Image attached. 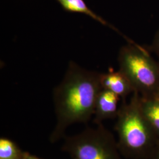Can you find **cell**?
I'll use <instances>...</instances> for the list:
<instances>
[{
  "instance_id": "cell-1",
  "label": "cell",
  "mask_w": 159,
  "mask_h": 159,
  "mask_svg": "<svg viewBox=\"0 0 159 159\" xmlns=\"http://www.w3.org/2000/svg\"><path fill=\"white\" fill-rule=\"evenodd\" d=\"M102 89L100 73L70 62L62 81L53 91L56 124L50 136V142L63 139L70 125L89 123Z\"/></svg>"
},
{
  "instance_id": "cell-2",
  "label": "cell",
  "mask_w": 159,
  "mask_h": 159,
  "mask_svg": "<svg viewBox=\"0 0 159 159\" xmlns=\"http://www.w3.org/2000/svg\"><path fill=\"white\" fill-rule=\"evenodd\" d=\"M117 118L114 128L122 156L128 159H150L159 139L143 113L137 92L129 102L123 100Z\"/></svg>"
},
{
  "instance_id": "cell-3",
  "label": "cell",
  "mask_w": 159,
  "mask_h": 159,
  "mask_svg": "<svg viewBox=\"0 0 159 159\" xmlns=\"http://www.w3.org/2000/svg\"><path fill=\"white\" fill-rule=\"evenodd\" d=\"M119 70L129 80L134 91L144 98H155L159 94V63L148 51L134 42L120 50Z\"/></svg>"
},
{
  "instance_id": "cell-4",
  "label": "cell",
  "mask_w": 159,
  "mask_h": 159,
  "mask_svg": "<svg viewBox=\"0 0 159 159\" xmlns=\"http://www.w3.org/2000/svg\"><path fill=\"white\" fill-rule=\"evenodd\" d=\"M61 150L73 159H123L113 134L102 123L65 136Z\"/></svg>"
},
{
  "instance_id": "cell-5",
  "label": "cell",
  "mask_w": 159,
  "mask_h": 159,
  "mask_svg": "<svg viewBox=\"0 0 159 159\" xmlns=\"http://www.w3.org/2000/svg\"><path fill=\"white\" fill-rule=\"evenodd\" d=\"M120 97L111 91L102 89L97 98L93 123H102L105 120L117 117L119 107Z\"/></svg>"
},
{
  "instance_id": "cell-6",
  "label": "cell",
  "mask_w": 159,
  "mask_h": 159,
  "mask_svg": "<svg viewBox=\"0 0 159 159\" xmlns=\"http://www.w3.org/2000/svg\"><path fill=\"white\" fill-rule=\"evenodd\" d=\"M100 83L102 89L113 92L123 100L134 92L129 80L119 70L114 71L110 68L107 73L100 74Z\"/></svg>"
},
{
  "instance_id": "cell-7",
  "label": "cell",
  "mask_w": 159,
  "mask_h": 159,
  "mask_svg": "<svg viewBox=\"0 0 159 159\" xmlns=\"http://www.w3.org/2000/svg\"><path fill=\"white\" fill-rule=\"evenodd\" d=\"M57 1L62 6L63 9L66 11L70 12L81 13L87 15L91 18L94 19L98 23H101L102 25L110 27L117 32H119L113 26L109 24L106 20L98 16L90 10L84 0H57Z\"/></svg>"
},
{
  "instance_id": "cell-8",
  "label": "cell",
  "mask_w": 159,
  "mask_h": 159,
  "mask_svg": "<svg viewBox=\"0 0 159 159\" xmlns=\"http://www.w3.org/2000/svg\"><path fill=\"white\" fill-rule=\"evenodd\" d=\"M140 104L143 113L159 139V98L140 97Z\"/></svg>"
},
{
  "instance_id": "cell-9",
  "label": "cell",
  "mask_w": 159,
  "mask_h": 159,
  "mask_svg": "<svg viewBox=\"0 0 159 159\" xmlns=\"http://www.w3.org/2000/svg\"><path fill=\"white\" fill-rule=\"evenodd\" d=\"M24 152H22L11 140L0 139V159H23Z\"/></svg>"
},
{
  "instance_id": "cell-10",
  "label": "cell",
  "mask_w": 159,
  "mask_h": 159,
  "mask_svg": "<svg viewBox=\"0 0 159 159\" xmlns=\"http://www.w3.org/2000/svg\"><path fill=\"white\" fill-rule=\"evenodd\" d=\"M152 46H153L154 51L159 58V29L155 35L153 40V43Z\"/></svg>"
},
{
  "instance_id": "cell-11",
  "label": "cell",
  "mask_w": 159,
  "mask_h": 159,
  "mask_svg": "<svg viewBox=\"0 0 159 159\" xmlns=\"http://www.w3.org/2000/svg\"><path fill=\"white\" fill-rule=\"evenodd\" d=\"M150 159H159V140Z\"/></svg>"
},
{
  "instance_id": "cell-12",
  "label": "cell",
  "mask_w": 159,
  "mask_h": 159,
  "mask_svg": "<svg viewBox=\"0 0 159 159\" xmlns=\"http://www.w3.org/2000/svg\"><path fill=\"white\" fill-rule=\"evenodd\" d=\"M23 159H40L36 156L31 155V154L29 153L28 152H24V158Z\"/></svg>"
},
{
  "instance_id": "cell-13",
  "label": "cell",
  "mask_w": 159,
  "mask_h": 159,
  "mask_svg": "<svg viewBox=\"0 0 159 159\" xmlns=\"http://www.w3.org/2000/svg\"><path fill=\"white\" fill-rule=\"evenodd\" d=\"M157 97V98H159V95H158V96Z\"/></svg>"
}]
</instances>
